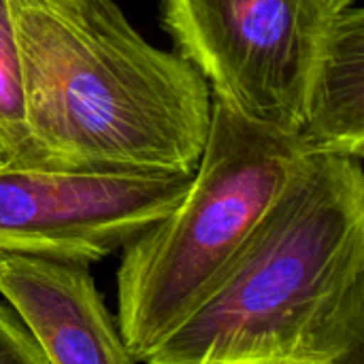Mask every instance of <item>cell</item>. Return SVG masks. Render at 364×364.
I'll list each match as a JSON object with an SVG mask.
<instances>
[{
    "label": "cell",
    "mask_w": 364,
    "mask_h": 364,
    "mask_svg": "<svg viewBox=\"0 0 364 364\" xmlns=\"http://www.w3.org/2000/svg\"><path fill=\"white\" fill-rule=\"evenodd\" d=\"M194 173L0 162V254L92 264L166 218Z\"/></svg>",
    "instance_id": "obj_5"
},
{
    "label": "cell",
    "mask_w": 364,
    "mask_h": 364,
    "mask_svg": "<svg viewBox=\"0 0 364 364\" xmlns=\"http://www.w3.org/2000/svg\"><path fill=\"white\" fill-rule=\"evenodd\" d=\"M0 296L49 364H139L87 264L0 254Z\"/></svg>",
    "instance_id": "obj_6"
},
{
    "label": "cell",
    "mask_w": 364,
    "mask_h": 364,
    "mask_svg": "<svg viewBox=\"0 0 364 364\" xmlns=\"http://www.w3.org/2000/svg\"><path fill=\"white\" fill-rule=\"evenodd\" d=\"M0 364H49L21 320L0 303Z\"/></svg>",
    "instance_id": "obj_9"
},
{
    "label": "cell",
    "mask_w": 364,
    "mask_h": 364,
    "mask_svg": "<svg viewBox=\"0 0 364 364\" xmlns=\"http://www.w3.org/2000/svg\"><path fill=\"white\" fill-rule=\"evenodd\" d=\"M358 0H328V4L337 11V9H343V6H350V4H356Z\"/></svg>",
    "instance_id": "obj_10"
},
{
    "label": "cell",
    "mask_w": 364,
    "mask_h": 364,
    "mask_svg": "<svg viewBox=\"0 0 364 364\" xmlns=\"http://www.w3.org/2000/svg\"><path fill=\"white\" fill-rule=\"evenodd\" d=\"M0 151L9 164H41L23 98V77L17 34L6 0H0Z\"/></svg>",
    "instance_id": "obj_8"
},
{
    "label": "cell",
    "mask_w": 364,
    "mask_h": 364,
    "mask_svg": "<svg viewBox=\"0 0 364 364\" xmlns=\"http://www.w3.org/2000/svg\"><path fill=\"white\" fill-rule=\"evenodd\" d=\"M0 162H4V156H2V151H0Z\"/></svg>",
    "instance_id": "obj_12"
},
{
    "label": "cell",
    "mask_w": 364,
    "mask_h": 364,
    "mask_svg": "<svg viewBox=\"0 0 364 364\" xmlns=\"http://www.w3.org/2000/svg\"><path fill=\"white\" fill-rule=\"evenodd\" d=\"M301 134L314 145L364 158V9L333 11L303 96Z\"/></svg>",
    "instance_id": "obj_7"
},
{
    "label": "cell",
    "mask_w": 364,
    "mask_h": 364,
    "mask_svg": "<svg viewBox=\"0 0 364 364\" xmlns=\"http://www.w3.org/2000/svg\"><path fill=\"white\" fill-rule=\"evenodd\" d=\"M26 119L45 162L194 173L211 87L147 43L113 0H6Z\"/></svg>",
    "instance_id": "obj_2"
},
{
    "label": "cell",
    "mask_w": 364,
    "mask_h": 364,
    "mask_svg": "<svg viewBox=\"0 0 364 364\" xmlns=\"http://www.w3.org/2000/svg\"><path fill=\"white\" fill-rule=\"evenodd\" d=\"M241 364H288V363H241Z\"/></svg>",
    "instance_id": "obj_11"
},
{
    "label": "cell",
    "mask_w": 364,
    "mask_h": 364,
    "mask_svg": "<svg viewBox=\"0 0 364 364\" xmlns=\"http://www.w3.org/2000/svg\"><path fill=\"white\" fill-rule=\"evenodd\" d=\"M314 145L211 100L207 141L183 200L122 250L117 326L143 363L220 286L264 211Z\"/></svg>",
    "instance_id": "obj_3"
},
{
    "label": "cell",
    "mask_w": 364,
    "mask_h": 364,
    "mask_svg": "<svg viewBox=\"0 0 364 364\" xmlns=\"http://www.w3.org/2000/svg\"><path fill=\"white\" fill-rule=\"evenodd\" d=\"M363 343V158L311 147L220 286L143 364H350Z\"/></svg>",
    "instance_id": "obj_1"
},
{
    "label": "cell",
    "mask_w": 364,
    "mask_h": 364,
    "mask_svg": "<svg viewBox=\"0 0 364 364\" xmlns=\"http://www.w3.org/2000/svg\"><path fill=\"white\" fill-rule=\"evenodd\" d=\"M164 23L211 96L245 119L303 130V96L328 0H162Z\"/></svg>",
    "instance_id": "obj_4"
}]
</instances>
